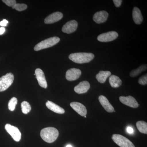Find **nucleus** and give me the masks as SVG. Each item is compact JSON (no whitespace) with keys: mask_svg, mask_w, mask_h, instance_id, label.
Returning a JSON list of instances; mask_svg holds the SVG:
<instances>
[{"mask_svg":"<svg viewBox=\"0 0 147 147\" xmlns=\"http://www.w3.org/2000/svg\"><path fill=\"white\" fill-rule=\"evenodd\" d=\"M112 139L117 145L120 147H135L130 140L120 134H113Z\"/></svg>","mask_w":147,"mask_h":147,"instance_id":"39448f33","label":"nucleus"},{"mask_svg":"<svg viewBox=\"0 0 147 147\" xmlns=\"http://www.w3.org/2000/svg\"><path fill=\"white\" fill-rule=\"evenodd\" d=\"M71 108L74 110L82 117L86 115L87 110L86 107L80 102H73L70 104Z\"/></svg>","mask_w":147,"mask_h":147,"instance_id":"ddd939ff","label":"nucleus"},{"mask_svg":"<svg viewBox=\"0 0 147 147\" xmlns=\"http://www.w3.org/2000/svg\"><path fill=\"white\" fill-rule=\"evenodd\" d=\"M98 100L102 107L108 113H113L115 111L114 107L110 104L107 98L103 95H100L98 97Z\"/></svg>","mask_w":147,"mask_h":147,"instance_id":"dca6fc26","label":"nucleus"},{"mask_svg":"<svg viewBox=\"0 0 147 147\" xmlns=\"http://www.w3.org/2000/svg\"><path fill=\"white\" fill-rule=\"evenodd\" d=\"M14 80L13 74L9 73L0 78V92H3L11 86Z\"/></svg>","mask_w":147,"mask_h":147,"instance_id":"20e7f679","label":"nucleus"},{"mask_svg":"<svg viewBox=\"0 0 147 147\" xmlns=\"http://www.w3.org/2000/svg\"><path fill=\"white\" fill-rule=\"evenodd\" d=\"M35 74L39 86L44 88H47V84L45 79V74L42 69H36L35 71Z\"/></svg>","mask_w":147,"mask_h":147,"instance_id":"9d476101","label":"nucleus"},{"mask_svg":"<svg viewBox=\"0 0 147 147\" xmlns=\"http://www.w3.org/2000/svg\"><path fill=\"white\" fill-rule=\"evenodd\" d=\"M40 136L45 142L52 143L56 141L59 136V131L53 127H46L42 129L40 131Z\"/></svg>","mask_w":147,"mask_h":147,"instance_id":"f03ea898","label":"nucleus"},{"mask_svg":"<svg viewBox=\"0 0 147 147\" xmlns=\"http://www.w3.org/2000/svg\"><path fill=\"white\" fill-rule=\"evenodd\" d=\"M5 129L14 141L16 142L20 141L21 134L19 129L17 127L11 125L9 124H7L5 125Z\"/></svg>","mask_w":147,"mask_h":147,"instance_id":"423d86ee","label":"nucleus"},{"mask_svg":"<svg viewBox=\"0 0 147 147\" xmlns=\"http://www.w3.org/2000/svg\"><path fill=\"white\" fill-rule=\"evenodd\" d=\"M137 128L141 133L147 134V123L144 121H138L136 123Z\"/></svg>","mask_w":147,"mask_h":147,"instance_id":"412c9836","label":"nucleus"},{"mask_svg":"<svg viewBox=\"0 0 147 147\" xmlns=\"http://www.w3.org/2000/svg\"><path fill=\"white\" fill-rule=\"evenodd\" d=\"M3 2L4 3L8 6L11 7L13 9H14L15 6L16 4L15 0H3Z\"/></svg>","mask_w":147,"mask_h":147,"instance_id":"a878e982","label":"nucleus"},{"mask_svg":"<svg viewBox=\"0 0 147 147\" xmlns=\"http://www.w3.org/2000/svg\"><path fill=\"white\" fill-rule=\"evenodd\" d=\"M5 29L3 27L0 28V35L3 34L5 32Z\"/></svg>","mask_w":147,"mask_h":147,"instance_id":"7c9ffc66","label":"nucleus"},{"mask_svg":"<svg viewBox=\"0 0 147 147\" xmlns=\"http://www.w3.org/2000/svg\"><path fill=\"white\" fill-rule=\"evenodd\" d=\"M146 65H143L140 66L138 68L134 69V70H132L130 72L129 75H130V76H131V77H135V76L139 75L140 73H142L143 71H146Z\"/></svg>","mask_w":147,"mask_h":147,"instance_id":"4be33fe9","label":"nucleus"},{"mask_svg":"<svg viewBox=\"0 0 147 147\" xmlns=\"http://www.w3.org/2000/svg\"><path fill=\"white\" fill-rule=\"evenodd\" d=\"M109 83L111 87L113 88H117L120 86L122 82L118 76L113 75L110 76Z\"/></svg>","mask_w":147,"mask_h":147,"instance_id":"aec40b11","label":"nucleus"},{"mask_svg":"<svg viewBox=\"0 0 147 147\" xmlns=\"http://www.w3.org/2000/svg\"><path fill=\"white\" fill-rule=\"evenodd\" d=\"M8 23V21L7 20H6V19H3L2 21L0 22V26L3 27L6 26L7 24Z\"/></svg>","mask_w":147,"mask_h":147,"instance_id":"c85d7f7f","label":"nucleus"},{"mask_svg":"<svg viewBox=\"0 0 147 147\" xmlns=\"http://www.w3.org/2000/svg\"><path fill=\"white\" fill-rule=\"evenodd\" d=\"M127 131L129 133V134H132L134 132V130H133V128L132 127H128L127 128Z\"/></svg>","mask_w":147,"mask_h":147,"instance_id":"c756f323","label":"nucleus"},{"mask_svg":"<svg viewBox=\"0 0 147 147\" xmlns=\"http://www.w3.org/2000/svg\"><path fill=\"white\" fill-rule=\"evenodd\" d=\"M63 17V14L60 12H55L50 14L45 18L44 22L46 24H52L58 22Z\"/></svg>","mask_w":147,"mask_h":147,"instance_id":"4468645a","label":"nucleus"},{"mask_svg":"<svg viewBox=\"0 0 147 147\" xmlns=\"http://www.w3.org/2000/svg\"><path fill=\"white\" fill-rule=\"evenodd\" d=\"M118 36V34L116 32L111 31L99 35L97 40L100 42H108L113 41Z\"/></svg>","mask_w":147,"mask_h":147,"instance_id":"0eeeda50","label":"nucleus"},{"mask_svg":"<svg viewBox=\"0 0 147 147\" xmlns=\"http://www.w3.org/2000/svg\"><path fill=\"white\" fill-rule=\"evenodd\" d=\"M132 18L135 24L139 25L142 24L143 21V17L141 11L138 7H134L133 8Z\"/></svg>","mask_w":147,"mask_h":147,"instance_id":"f3484780","label":"nucleus"},{"mask_svg":"<svg viewBox=\"0 0 147 147\" xmlns=\"http://www.w3.org/2000/svg\"><path fill=\"white\" fill-rule=\"evenodd\" d=\"M66 147H73L72 146H71V145H67V146H66Z\"/></svg>","mask_w":147,"mask_h":147,"instance_id":"2f4dec72","label":"nucleus"},{"mask_svg":"<svg viewBox=\"0 0 147 147\" xmlns=\"http://www.w3.org/2000/svg\"><path fill=\"white\" fill-rule=\"evenodd\" d=\"M46 105L48 109L51 111L57 114H63L65 113V110L59 105L52 101L48 100L46 103Z\"/></svg>","mask_w":147,"mask_h":147,"instance_id":"a211bd4d","label":"nucleus"},{"mask_svg":"<svg viewBox=\"0 0 147 147\" xmlns=\"http://www.w3.org/2000/svg\"><path fill=\"white\" fill-rule=\"evenodd\" d=\"M22 111L24 114H28L31 110V107L30 103L26 101H24L21 104Z\"/></svg>","mask_w":147,"mask_h":147,"instance_id":"5701e85b","label":"nucleus"},{"mask_svg":"<svg viewBox=\"0 0 147 147\" xmlns=\"http://www.w3.org/2000/svg\"><path fill=\"white\" fill-rule=\"evenodd\" d=\"M60 40V39L58 37L55 36L49 38L47 39L42 40L41 42L36 44L34 47V50L36 51H39L43 49L53 47L57 44L58 42H59Z\"/></svg>","mask_w":147,"mask_h":147,"instance_id":"7ed1b4c3","label":"nucleus"},{"mask_svg":"<svg viewBox=\"0 0 147 147\" xmlns=\"http://www.w3.org/2000/svg\"><path fill=\"white\" fill-rule=\"evenodd\" d=\"M113 1L115 4V6L117 7H119L122 3V0H113Z\"/></svg>","mask_w":147,"mask_h":147,"instance_id":"cd10ccee","label":"nucleus"},{"mask_svg":"<svg viewBox=\"0 0 147 147\" xmlns=\"http://www.w3.org/2000/svg\"><path fill=\"white\" fill-rule=\"evenodd\" d=\"M28 7L25 4L16 3L14 9L18 11H22L26 10Z\"/></svg>","mask_w":147,"mask_h":147,"instance_id":"393cba45","label":"nucleus"},{"mask_svg":"<svg viewBox=\"0 0 147 147\" xmlns=\"http://www.w3.org/2000/svg\"><path fill=\"white\" fill-rule=\"evenodd\" d=\"M82 71L79 69L73 68L68 69L66 73V79L69 81H74L79 79Z\"/></svg>","mask_w":147,"mask_h":147,"instance_id":"1a4fd4ad","label":"nucleus"},{"mask_svg":"<svg viewBox=\"0 0 147 147\" xmlns=\"http://www.w3.org/2000/svg\"><path fill=\"white\" fill-rule=\"evenodd\" d=\"M90 87V83L87 81H83L80 82L74 88V91L79 94L86 93Z\"/></svg>","mask_w":147,"mask_h":147,"instance_id":"2eb2a0df","label":"nucleus"},{"mask_svg":"<svg viewBox=\"0 0 147 147\" xmlns=\"http://www.w3.org/2000/svg\"><path fill=\"white\" fill-rule=\"evenodd\" d=\"M139 84L142 85H146L147 84V74H146L144 76H141L138 81Z\"/></svg>","mask_w":147,"mask_h":147,"instance_id":"bb28decb","label":"nucleus"},{"mask_svg":"<svg viewBox=\"0 0 147 147\" xmlns=\"http://www.w3.org/2000/svg\"><path fill=\"white\" fill-rule=\"evenodd\" d=\"M77 27L78 23L77 21L75 20H71L64 25L62 30L64 33L69 34L75 32L77 29Z\"/></svg>","mask_w":147,"mask_h":147,"instance_id":"9b49d317","label":"nucleus"},{"mask_svg":"<svg viewBox=\"0 0 147 147\" xmlns=\"http://www.w3.org/2000/svg\"><path fill=\"white\" fill-rule=\"evenodd\" d=\"M111 73L109 71H100L96 74V78L101 84H103L106 81V79L111 75Z\"/></svg>","mask_w":147,"mask_h":147,"instance_id":"6ab92c4d","label":"nucleus"},{"mask_svg":"<svg viewBox=\"0 0 147 147\" xmlns=\"http://www.w3.org/2000/svg\"><path fill=\"white\" fill-rule=\"evenodd\" d=\"M119 100L123 104L131 108H136L139 106V103L134 97L129 96H121Z\"/></svg>","mask_w":147,"mask_h":147,"instance_id":"6e6552de","label":"nucleus"},{"mask_svg":"<svg viewBox=\"0 0 147 147\" xmlns=\"http://www.w3.org/2000/svg\"><path fill=\"white\" fill-rule=\"evenodd\" d=\"M94 57V55L92 53H79L70 54L69 58L75 63L83 64L90 62Z\"/></svg>","mask_w":147,"mask_h":147,"instance_id":"f257e3e1","label":"nucleus"},{"mask_svg":"<svg viewBox=\"0 0 147 147\" xmlns=\"http://www.w3.org/2000/svg\"><path fill=\"white\" fill-rule=\"evenodd\" d=\"M84 117H85V118H86V116H84Z\"/></svg>","mask_w":147,"mask_h":147,"instance_id":"473e14b6","label":"nucleus"},{"mask_svg":"<svg viewBox=\"0 0 147 147\" xmlns=\"http://www.w3.org/2000/svg\"><path fill=\"white\" fill-rule=\"evenodd\" d=\"M18 100L16 97H12L8 102L9 109L11 111H13L15 110L16 105H17Z\"/></svg>","mask_w":147,"mask_h":147,"instance_id":"b1692460","label":"nucleus"},{"mask_svg":"<svg viewBox=\"0 0 147 147\" xmlns=\"http://www.w3.org/2000/svg\"><path fill=\"white\" fill-rule=\"evenodd\" d=\"M108 13L105 11H100L96 12L93 17L94 21L98 24H102L104 23L108 19Z\"/></svg>","mask_w":147,"mask_h":147,"instance_id":"f8f14e48","label":"nucleus"}]
</instances>
